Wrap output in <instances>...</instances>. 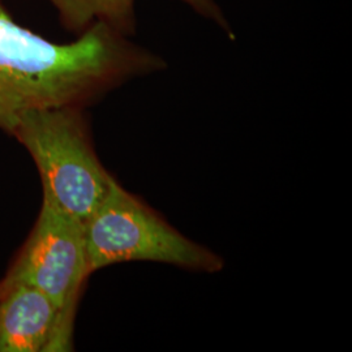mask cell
I'll use <instances>...</instances> for the list:
<instances>
[{"mask_svg": "<svg viewBox=\"0 0 352 352\" xmlns=\"http://www.w3.org/2000/svg\"><path fill=\"white\" fill-rule=\"evenodd\" d=\"M74 324L37 289L0 280V352L72 351Z\"/></svg>", "mask_w": 352, "mask_h": 352, "instance_id": "5", "label": "cell"}, {"mask_svg": "<svg viewBox=\"0 0 352 352\" xmlns=\"http://www.w3.org/2000/svg\"><path fill=\"white\" fill-rule=\"evenodd\" d=\"M90 276L84 223L42 201L33 230L3 279L37 289L75 317Z\"/></svg>", "mask_w": 352, "mask_h": 352, "instance_id": "4", "label": "cell"}, {"mask_svg": "<svg viewBox=\"0 0 352 352\" xmlns=\"http://www.w3.org/2000/svg\"><path fill=\"white\" fill-rule=\"evenodd\" d=\"M167 67L129 36L94 24L69 43L20 25L0 0V131L10 135L30 110L87 109L141 76Z\"/></svg>", "mask_w": 352, "mask_h": 352, "instance_id": "1", "label": "cell"}, {"mask_svg": "<svg viewBox=\"0 0 352 352\" xmlns=\"http://www.w3.org/2000/svg\"><path fill=\"white\" fill-rule=\"evenodd\" d=\"M56 10L60 24L75 34H81L94 24H104L132 36L136 30V0H47ZM192 11L213 21L226 34L234 32L217 0H177Z\"/></svg>", "mask_w": 352, "mask_h": 352, "instance_id": "6", "label": "cell"}, {"mask_svg": "<svg viewBox=\"0 0 352 352\" xmlns=\"http://www.w3.org/2000/svg\"><path fill=\"white\" fill-rule=\"evenodd\" d=\"M89 270L132 261H151L214 274L225 260L171 226L115 179L106 197L84 222Z\"/></svg>", "mask_w": 352, "mask_h": 352, "instance_id": "3", "label": "cell"}, {"mask_svg": "<svg viewBox=\"0 0 352 352\" xmlns=\"http://www.w3.org/2000/svg\"><path fill=\"white\" fill-rule=\"evenodd\" d=\"M10 136L25 148L37 166L42 201L84 223L113 180L94 151L85 109L26 111Z\"/></svg>", "mask_w": 352, "mask_h": 352, "instance_id": "2", "label": "cell"}]
</instances>
